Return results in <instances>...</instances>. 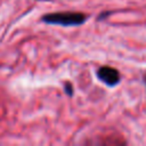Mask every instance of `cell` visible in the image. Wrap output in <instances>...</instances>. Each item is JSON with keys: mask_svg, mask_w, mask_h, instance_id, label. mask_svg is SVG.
I'll list each match as a JSON object with an SVG mask.
<instances>
[{"mask_svg": "<svg viewBox=\"0 0 146 146\" xmlns=\"http://www.w3.org/2000/svg\"><path fill=\"white\" fill-rule=\"evenodd\" d=\"M88 16L80 11H57L41 16L40 21L49 25L59 26H79L87 22Z\"/></svg>", "mask_w": 146, "mask_h": 146, "instance_id": "6da1fadb", "label": "cell"}, {"mask_svg": "<svg viewBox=\"0 0 146 146\" xmlns=\"http://www.w3.org/2000/svg\"><path fill=\"white\" fill-rule=\"evenodd\" d=\"M97 78L108 87H115L120 82V73L111 66H100L96 72Z\"/></svg>", "mask_w": 146, "mask_h": 146, "instance_id": "7a4b0ae2", "label": "cell"}, {"mask_svg": "<svg viewBox=\"0 0 146 146\" xmlns=\"http://www.w3.org/2000/svg\"><path fill=\"white\" fill-rule=\"evenodd\" d=\"M64 92H65L67 96H70V97L73 96V94H74V89H73V84H72L71 82L66 81V82L64 83Z\"/></svg>", "mask_w": 146, "mask_h": 146, "instance_id": "3957f363", "label": "cell"}]
</instances>
